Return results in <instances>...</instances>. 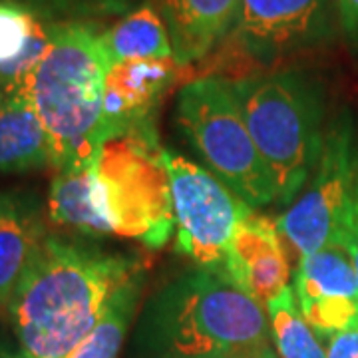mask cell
<instances>
[{
  "mask_svg": "<svg viewBox=\"0 0 358 358\" xmlns=\"http://www.w3.org/2000/svg\"><path fill=\"white\" fill-rule=\"evenodd\" d=\"M259 358H279V355H277V350L273 348V350H268V352H265L263 357H259Z\"/></svg>",
  "mask_w": 358,
  "mask_h": 358,
  "instance_id": "28",
  "label": "cell"
},
{
  "mask_svg": "<svg viewBox=\"0 0 358 358\" xmlns=\"http://www.w3.org/2000/svg\"><path fill=\"white\" fill-rule=\"evenodd\" d=\"M336 30V0H241L231 36L247 56L271 64L329 44Z\"/></svg>",
  "mask_w": 358,
  "mask_h": 358,
  "instance_id": "9",
  "label": "cell"
},
{
  "mask_svg": "<svg viewBox=\"0 0 358 358\" xmlns=\"http://www.w3.org/2000/svg\"><path fill=\"white\" fill-rule=\"evenodd\" d=\"M140 267L126 255L46 235L6 307L20 357H68Z\"/></svg>",
  "mask_w": 358,
  "mask_h": 358,
  "instance_id": "1",
  "label": "cell"
},
{
  "mask_svg": "<svg viewBox=\"0 0 358 358\" xmlns=\"http://www.w3.org/2000/svg\"><path fill=\"white\" fill-rule=\"evenodd\" d=\"M30 4H34L36 8L44 10L46 14H52V6H54V0H28Z\"/></svg>",
  "mask_w": 358,
  "mask_h": 358,
  "instance_id": "25",
  "label": "cell"
},
{
  "mask_svg": "<svg viewBox=\"0 0 358 358\" xmlns=\"http://www.w3.org/2000/svg\"><path fill=\"white\" fill-rule=\"evenodd\" d=\"M293 291L301 315L322 343L358 319L357 273L338 245L299 259Z\"/></svg>",
  "mask_w": 358,
  "mask_h": 358,
  "instance_id": "10",
  "label": "cell"
},
{
  "mask_svg": "<svg viewBox=\"0 0 358 358\" xmlns=\"http://www.w3.org/2000/svg\"><path fill=\"white\" fill-rule=\"evenodd\" d=\"M54 167V152L42 120L22 94L0 103V171Z\"/></svg>",
  "mask_w": 358,
  "mask_h": 358,
  "instance_id": "16",
  "label": "cell"
},
{
  "mask_svg": "<svg viewBox=\"0 0 358 358\" xmlns=\"http://www.w3.org/2000/svg\"><path fill=\"white\" fill-rule=\"evenodd\" d=\"M338 247H343L348 253L358 279V179L352 197H350V203L346 207L343 229H341V237H338Z\"/></svg>",
  "mask_w": 358,
  "mask_h": 358,
  "instance_id": "22",
  "label": "cell"
},
{
  "mask_svg": "<svg viewBox=\"0 0 358 358\" xmlns=\"http://www.w3.org/2000/svg\"><path fill=\"white\" fill-rule=\"evenodd\" d=\"M48 215L52 223L84 235L98 237L110 233L94 207L90 164L58 169L48 193Z\"/></svg>",
  "mask_w": 358,
  "mask_h": 358,
  "instance_id": "19",
  "label": "cell"
},
{
  "mask_svg": "<svg viewBox=\"0 0 358 358\" xmlns=\"http://www.w3.org/2000/svg\"><path fill=\"white\" fill-rule=\"evenodd\" d=\"M358 179V152L350 115L334 117L319 164L301 195L277 219L282 237L301 257L338 245L346 207Z\"/></svg>",
  "mask_w": 358,
  "mask_h": 358,
  "instance_id": "7",
  "label": "cell"
},
{
  "mask_svg": "<svg viewBox=\"0 0 358 358\" xmlns=\"http://www.w3.org/2000/svg\"><path fill=\"white\" fill-rule=\"evenodd\" d=\"M176 120L209 171L249 207L277 203V187L245 124L233 82L207 76L179 90Z\"/></svg>",
  "mask_w": 358,
  "mask_h": 358,
  "instance_id": "6",
  "label": "cell"
},
{
  "mask_svg": "<svg viewBox=\"0 0 358 358\" xmlns=\"http://www.w3.org/2000/svg\"><path fill=\"white\" fill-rule=\"evenodd\" d=\"M327 358H358V319L327 341Z\"/></svg>",
  "mask_w": 358,
  "mask_h": 358,
  "instance_id": "23",
  "label": "cell"
},
{
  "mask_svg": "<svg viewBox=\"0 0 358 358\" xmlns=\"http://www.w3.org/2000/svg\"><path fill=\"white\" fill-rule=\"evenodd\" d=\"M245 124L277 187V205L289 207L319 164L324 143V86L310 72L287 68L233 82Z\"/></svg>",
  "mask_w": 358,
  "mask_h": 358,
  "instance_id": "4",
  "label": "cell"
},
{
  "mask_svg": "<svg viewBox=\"0 0 358 358\" xmlns=\"http://www.w3.org/2000/svg\"><path fill=\"white\" fill-rule=\"evenodd\" d=\"M0 358H22V357H14L13 352H8L6 348H2V346H0Z\"/></svg>",
  "mask_w": 358,
  "mask_h": 358,
  "instance_id": "27",
  "label": "cell"
},
{
  "mask_svg": "<svg viewBox=\"0 0 358 358\" xmlns=\"http://www.w3.org/2000/svg\"><path fill=\"white\" fill-rule=\"evenodd\" d=\"M273 345L279 358H327V348L301 315L293 287L282 289L267 305Z\"/></svg>",
  "mask_w": 358,
  "mask_h": 358,
  "instance_id": "20",
  "label": "cell"
},
{
  "mask_svg": "<svg viewBox=\"0 0 358 358\" xmlns=\"http://www.w3.org/2000/svg\"><path fill=\"white\" fill-rule=\"evenodd\" d=\"M154 358H243V357H171V355H162Z\"/></svg>",
  "mask_w": 358,
  "mask_h": 358,
  "instance_id": "26",
  "label": "cell"
},
{
  "mask_svg": "<svg viewBox=\"0 0 358 358\" xmlns=\"http://www.w3.org/2000/svg\"><path fill=\"white\" fill-rule=\"evenodd\" d=\"M336 10L343 36L358 50V0H336Z\"/></svg>",
  "mask_w": 358,
  "mask_h": 358,
  "instance_id": "24",
  "label": "cell"
},
{
  "mask_svg": "<svg viewBox=\"0 0 358 358\" xmlns=\"http://www.w3.org/2000/svg\"><path fill=\"white\" fill-rule=\"evenodd\" d=\"M239 8L241 0H159L178 64L205 58L231 34Z\"/></svg>",
  "mask_w": 358,
  "mask_h": 358,
  "instance_id": "14",
  "label": "cell"
},
{
  "mask_svg": "<svg viewBox=\"0 0 358 358\" xmlns=\"http://www.w3.org/2000/svg\"><path fill=\"white\" fill-rule=\"evenodd\" d=\"M102 46L112 66L173 56L166 20L150 2L140 4L112 28L103 30Z\"/></svg>",
  "mask_w": 358,
  "mask_h": 358,
  "instance_id": "17",
  "label": "cell"
},
{
  "mask_svg": "<svg viewBox=\"0 0 358 358\" xmlns=\"http://www.w3.org/2000/svg\"><path fill=\"white\" fill-rule=\"evenodd\" d=\"M138 0H54L52 14H64L70 20L94 18V16H126Z\"/></svg>",
  "mask_w": 358,
  "mask_h": 358,
  "instance_id": "21",
  "label": "cell"
},
{
  "mask_svg": "<svg viewBox=\"0 0 358 358\" xmlns=\"http://www.w3.org/2000/svg\"><path fill=\"white\" fill-rule=\"evenodd\" d=\"M164 162L178 227L176 249L197 267H221L235 227L253 207L211 171L181 154L164 150Z\"/></svg>",
  "mask_w": 358,
  "mask_h": 358,
  "instance_id": "8",
  "label": "cell"
},
{
  "mask_svg": "<svg viewBox=\"0 0 358 358\" xmlns=\"http://www.w3.org/2000/svg\"><path fill=\"white\" fill-rule=\"evenodd\" d=\"M54 20L28 0H0V88L13 94L38 66L52 40Z\"/></svg>",
  "mask_w": 358,
  "mask_h": 358,
  "instance_id": "13",
  "label": "cell"
},
{
  "mask_svg": "<svg viewBox=\"0 0 358 358\" xmlns=\"http://www.w3.org/2000/svg\"><path fill=\"white\" fill-rule=\"evenodd\" d=\"M145 273L140 267L108 299L98 322L66 358H117L140 307Z\"/></svg>",
  "mask_w": 358,
  "mask_h": 358,
  "instance_id": "18",
  "label": "cell"
},
{
  "mask_svg": "<svg viewBox=\"0 0 358 358\" xmlns=\"http://www.w3.org/2000/svg\"><path fill=\"white\" fill-rule=\"evenodd\" d=\"M179 68L173 56L110 66L103 84L100 145L115 134L154 122L155 108L178 82Z\"/></svg>",
  "mask_w": 358,
  "mask_h": 358,
  "instance_id": "11",
  "label": "cell"
},
{
  "mask_svg": "<svg viewBox=\"0 0 358 358\" xmlns=\"http://www.w3.org/2000/svg\"><path fill=\"white\" fill-rule=\"evenodd\" d=\"M110 66L96 24L54 22L48 50L13 92L22 94L42 120L54 167L86 166L100 150L103 84Z\"/></svg>",
  "mask_w": 358,
  "mask_h": 358,
  "instance_id": "3",
  "label": "cell"
},
{
  "mask_svg": "<svg viewBox=\"0 0 358 358\" xmlns=\"http://www.w3.org/2000/svg\"><path fill=\"white\" fill-rule=\"evenodd\" d=\"M92 199L110 233L159 249L176 229L171 183L155 122L115 134L90 162Z\"/></svg>",
  "mask_w": 358,
  "mask_h": 358,
  "instance_id": "5",
  "label": "cell"
},
{
  "mask_svg": "<svg viewBox=\"0 0 358 358\" xmlns=\"http://www.w3.org/2000/svg\"><path fill=\"white\" fill-rule=\"evenodd\" d=\"M4 98H6V96H4V92H2V88H0V103L4 102Z\"/></svg>",
  "mask_w": 358,
  "mask_h": 358,
  "instance_id": "29",
  "label": "cell"
},
{
  "mask_svg": "<svg viewBox=\"0 0 358 358\" xmlns=\"http://www.w3.org/2000/svg\"><path fill=\"white\" fill-rule=\"evenodd\" d=\"M44 237L36 205L18 195H0V308L8 307Z\"/></svg>",
  "mask_w": 358,
  "mask_h": 358,
  "instance_id": "15",
  "label": "cell"
},
{
  "mask_svg": "<svg viewBox=\"0 0 358 358\" xmlns=\"http://www.w3.org/2000/svg\"><path fill=\"white\" fill-rule=\"evenodd\" d=\"M141 336L155 357L259 358L273 350L267 308L231 281L225 265L179 275L150 299Z\"/></svg>",
  "mask_w": 358,
  "mask_h": 358,
  "instance_id": "2",
  "label": "cell"
},
{
  "mask_svg": "<svg viewBox=\"0 0 358 358\" xmlns=\"http://www.w3.org/2000/svg\"><path fill=\"white\" fill-rule=\"evenodd\" d=\"M281 235L277 221L251 211L235 227L223 263L231 281L265 308L289 287L291 271Z\"/></svg>",
  "mask_w": 358,
  "mask_h": 358,
  "instance_id": "12",
  "label": "cell"
}]
</instances>
